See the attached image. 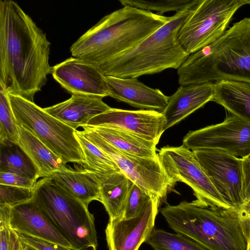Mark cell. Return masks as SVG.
<instances>
[{
    "instance_id": "obj_1",
    "label": "cell",
    "mask_w": 250,
    "mask_h": 250,
    "mask_svg": "<svg viewBox=\"0 0 250 250\" xmlns=\"http://www.w3.org/2000/svg\"><path fill=\"white\" fill-rule=\"evenodd\" d=\"M45 33L16 2L0 1V86L34 102L53 67Z\"/></svg>"
},
{
    "instance_id": "obj_2",
    "label": "cell",
    "mask_w": 250,
    "mask_h": 250,
    "mask_svg": "<svg viewBox=\"0 0 250 250\" xmlns=\"http://www.w3.org/2000/svg\"><path fill=\"white\" fill-rule=\"evenodd\" d=\"M169 18L125 6L104 17L73 43L72 57L99 67L136 45Z\"/></svg>"
},
{
    "instance_id": "obj_3",
    "label": "cell",
    "mask_w": 250,
    "mask_h": 250,
    "mask_svg": "<svg viewBox=\"0 0 250 250\" xmlns=\"http://www.w3.org/2000/svg\"><path fill=\"white\" fill-rule=\"evenodd\" d=\"M177 74L181 85L222 80L250 83V18L233 23L215 42L189 55Z\"/></svg>"
},
{
    "instance_id": "obj_4",
    "label": "cell",
    "mask_w": 250,
    "mask_h": 250,
    "mask_svg": "<svg viewBox=\"0 0 250 250\" xmlns=\"http://www.w3.org/2000/svg\"><path fill=\"white\" fill-rule=\"evenodd\" d=\"M238 209L195 200L167 205L159 211L170 228L208 250H246L247 240Z\"/></svg>"
},
{
    "instance_id": "obj_5",
    "label": "cell",
    "mask_w": 250,
    "mask_h": 250,
    "mask_svg": "<svg viewBox=\"0 0 250 250\" xmlns=\"http://www.w3.org/2000/svg\"><path fill=\"white\" fill-rule=\"evenodd\" d=\"M191 9L176 13L136 45L98 67L105 76L122 78L178 69L189 56L178 41V33Z\"/></svg>"
},
{
    "instance_id": "obj_6",
    "label": "cell",
    "mask_w": 250,
    "mask_h": 250,
    "mask_svg": "<svg viewBox=\"0 0 250 250\" xmlns=\"http://www.w3.org/2000/svg\"><path fill=\"white\" fill-rule=\"evenodd\" d=\"M33 200L74 250H97L93 214L88 206L69 194L50 177L37 182Z\"/></svg>"
},
{
    "instance_id": "obj_7",
    "label": "cell",
    "mask_w": 250,
    "mask_h": 250,
    "mask_svg": "<svg viewBox=\"0 0 250 250\" xmlns=\"http://www.w3.org/2000/svg\"><path fill=\"white\" fill-rule=\"evenodd\" d=\"M18 125L28 130L65 164H86L75 136L76 130L47 113L43 108L21 97L8 93Z\"/></svg>"
},
{
    "instance_id": "obj_8",
    "label": "cell",
    "mask_w": 250,
    "mask_h": 250,
    "mask_svg": "<svg viewBox=\"0 0 250 250\" xmlns=\"http://www.w3.org/2000/svg\"><path fill=\"white\" fill-rule=\"evenodd\" d=\"M245 4L246 0H199L178 31L182 47L190 55L215 42Z\"/></svg>"
},
{
    "instance_id": "obj_9",
    "label": "cell",
    "mask_w": 250,
    "mask_h": 250,
    "mask_svg": "<svg viewBox=\"0 0 250 250\" xmlns=\"http://www.w3.org/2000/svg\"><path fill=\"white\" fill-rule=\"evenodd\" d=\"M80 134L109 156L120 170L141 188L165 200L173 186L164 169L159 155L154 158L134 156L117 149L87 125Z\"/></svg>"
},
{
    "instance_id": "obj_10",
    "label": "cell",
    "mask_w": 250,
    "mask_h": 250,
    "mask_svg": "<svg viewBox=\"0 0 250 250\" xmlns=\"http://www.w3.org/2000/svg\"><path fill=\"white\" fill-rule=\"evenodd\" d=\"M159 157L170 182L189 186L196 199L226 208L230 207L218 192L193 151L185 147L166 146L159 150Z\"/></svg>"
},
{
    "instance_id": "obj_11",
    "label": "cell",
    "mask_w": 250,
    "mask_h": 250,
    "mask_svg": "<svg viewBox=\"0 0 250 250\" xmlns=\"http://www.w3.org/2000/svg\"><path fill=\"white\" fill-rule=\"evenodd\" d=\"M183 146L192 151L223 150L243 159L250 154V124L230 114L222 123L189 131Z\"/></svg>"
},
{
    "instance_id": "obj_12",
    "label": "cell",
    "mask_w": 250,
    "mask_h": 250,
    "mask_svg": "<svg viewBox=\"0 0 250 250\" xmlns=\"http://www.w3.org/2000/svg\"><path fill=\"white\" fill-rule=\"evenodd\" d=\"M192 151L225 201L232 208H240L245 203L242 159L218 149Z\"/></svg>"
},
{
    "instance_id": "obj_13",
    "label": "cell",
    "mask_w": 250,
    "mask_h": 250,
    "mask_svg": "<svg viewBox=\"0 0 250 250\" xmlns=\"http://www.w3.org/2000/svg\"><path fill=\"white\" fill-rule=\"evenodd\" d=\"M160 201L155 195L137 215L109 219L105 230L108 250H138L154 229Z\"/></svg>"
},
{
    "instance_id": "obj_14",
    "label": "cell",
    "mask_w": 250,
    "mask_h": 250,
    "mask_svg": "<svg viewBox=\"0 0 250 250\" xmlns=\"http://www.w3.org/2000/svg\"><path fill=\"white\" fill-rule=\"evenodd\" d=\"M166 121L161 112L111 108L91 119L90 126H102L128 131L158 144L164 132Z\"/></svg>"
},
{
    "instance_id": "obj_15",
    "label": "cell",
    "mask_w": 250,
    "mask_h": 250,
    "mask_svg": "<svg viewBox=\"0 0 250 250\" xmlns=\"http://www.w3.org/2000/svg\"><path fill=\"white\" fill-rule=\"evenodd\" d=\"M52 74L72 95L109 96L105 76L99 67L89 62L72 57L53 66Z\"/></svg>"
},
{
    "instance_id": "obj_16",
    "label": "cell",
    "mask_w": 250,
    "mask_h": 250,
    "mask_svg": "<svg viewBox=\"0 0 250 250\" xmlns=\"http://www.w3.org/2000/svg\"><path fill=\"white\" fill-rule=\"evenodd\" d=\"M109 96L139 110L162 112L167 105L169 97L160 90L145 85L137 78L105 76Z\"/></svg>"
},
{
    "instance_id": "obj_17",
    "label": "cell",
    "mask_w": 250,
    "mask_h": 250,
    "mask_svg": "<svg viewBox=\"0 0 250 250\" xmlns=\"http://www.w3.org/2000/svg\"><path fill=\"white\" fill-rule=\"evenodd\" d=\"M10 229L38 238L72 248L71 244L54 227L33 199L10 207Z\"/></svg>"
},
{
    "instance_id": "obj_18",
    "label": "cell",
    "mask_w": 250,
    "mask_h": 250,
    "mask_svg": "<svg viewBox=\"0 0 250 250\" xmlns=\"http://www.w3.org/2000/svg\"><path fill=\"white\" fill-rule=\"evenodd\" d=\"M214 95V83L181 85L171 96L161 113L166 123L165 131L179 123L209 101Z\"/></svg>"
},
{
    "instance_id": "obj_19",
    "label": "cell",
    "mask_w": 250,
    "mask_h": 250,
    "mask_svg": "<svg viewBox=\"0 0 250 250\" xmlns=\"http://www.w3.org/2000/svg\"><path fill=\"white\" fill-rule=\"evenodd\" d=\"M103 97L72 94L69 99L43 109L48 114L76 130L87 125L94 117L111 107L104 103Z\"/></svg>"
},
{
    "instance_id": "obj_20",
    "label": "cell",
    "mask_w": 250,
    "mask_h": 250,
    "mask_svg": "<svg viewBox=\"0 0 250 250\" xmlns=\"http://www.w3.org/2000/svg\"><path fill=\"white\" fill-rule=\"evenodd\" d=\"M96 174L100 185L99 201L104 205L109 219L122 218L133 183L122 171L106 175Z\"/></svg>"
},
{
    "instance_id": "obj_21",
    "label": "cell",
    "mask_w": 250,
    "mask_h": 250,
    "mask_svg": "<svg viewBox=\"0 0 250 250\" xmlns=\"http://www.w3.org/2000/svg\"><path fill=\"white\" fill-rule=\"evenodd\" d=\"M48 177L87 206L93 200L100 201L99 181L93 172L67 169L55 171Z\"/></svg>"
},
{
    "instance_id": "obj_22",
    "label": "cell",
    "mask_w": 250,
    "mask_h": 250,
    "mask_svg": "<svg viewBox=\"0 0 250 250\" xmlns=\"http://www.w3.org/2000/svg\"><path fill=\"white\" fill-rule=\"evenodd\" d=\"M212 101L250 124V83L228 80L215 82Z\"/></svg>"
},
{
    "instance_id": "obj_23",
    "label": "cell",
    "mask_w": 250,
    "mask_h": 250,
    "mask_svg": "<svg viewBox=\"0 0 250 250\" xmlns=\"http://www.w3.org/2000/svg\"><path fill=\"white\" fill-rule=\"evenodd\" d=\"M18 128V145L37 167L39 178L48 177L55 171L68 169L62 160L32 133L22 126Z\"/></svg>"
},
{
    "instance_id": "obj_24",
    "label": "cell",
    "mask_w": 250,
    "mask_h": 250,
    "mask_svg": "<svg viewBox=\"0 0 250 250\" xmlns=\"http://www.w3.org/2000/svg\"><path fill=\"white\" fill-rule=\"evenodd\" d=\"M87 126L113 147L125 153L146 158H154L158 155L157 144L136 134L116 128Z\"/></svg>"
},
{
    "instance_id": "obj_25",
    "label": "cell",
    "mask_w": 250,
    "mask_h": 250,
    "mask_svg": "<svg viewBox=\"0 0 250 250\" xmlns=\"http://www.w3.org/2000/svg\"><path fill=\"white\" fill-rule=\"evenodd\" d=\"M0 172H12L37 180L39 171L18 144L0 143Z\"/></svg>"
},
{
    "instance_id": "obj_26",
    "label": "cell",
    "mask_w": 250,
    "mask_h": 250,
    "mask_svg": "<svg viewBox=\"0 0 250 250\" xmlns=\"http://www.w3.org/2000/svg\"><path fill=\"white\" fill-rule=\"evenodd\" d=\"M75 136L82 149L86 161L83 167L99 175H106L121 171L114 161L106 154L76 130Z\"/></svg>"
},
{
    "instance_id": "obj_27",
    "label": "cell",
    "mask_w": 250,
    "mask_h": 250,
    "mask_svg": "<svg viewBox=\"0 0 250 250\" xmlns=\"http://www.w3.org/2000/svg\"><path fill=\"white\" fill-rule=\"evenodd\" d=\"M145 243L154 250H208L186 235L161 229H154Z\"/></svg>"
},
{
    "instance_id": "obj_28",
    "label": "cell",
    "mask_w": 250,
    "mask_h": 250,
    "mask_svg": "<svg viewBox=\"0 0 250 250\" xmlns=\"http://www.w3.org/2000/svg\"><path fill=\"white\" fill-rule=\"evenodd\" d=\"M18 127L8 92L0 86V143L18 144Z\"/></svg>"
},
{
    "instance_id": "obj_29",
    "label": "cell",
    "mask_w": 250,
    "mask_h": 250,
    "mask_svg": "<svg viewBox=\"0 0 250 250\" xmlns=\"http://www.w3.org/2000/svg\"><path fill=\"white\" fill-rule=\"evenodd\" d=\"M199 1V0H119L124 6H130L150 12L155 11L160 15L169 11H175L177 13L191 9Z\"/></svg>"
},
{
    "instance_id": "obj_30",
    "label": "cell",
    "mask_w": 250,
    "mask_h": 250,
    "mask_svg": "<svg viewBox=\"0 0 250 250\" xmlns=\"http://www.w3.org/2000/svg\"><path fill=\"white\" fill-rule=\"evenodd\" d=\"M155 195L133 183L129 190L122 218L128 219L137 215Z\"/></svg>"
},
{
    "instance_id": "obj_31",
    "label": "cell",
    "mask_w": 250,
    "mask_h": 250,
    "mask_svg": "<svg viewBox=\"0 0 250 250\" xmlns=\"http://www.w3.org/2000/svg\"><path fill=\"white\" fill-rule=\"evenodd\" d=\"M34 188L0 184V205L13 207L33 199Z\"/></svg>"
},
{
    "instance_id": "obj_32",
    "label": "cell",
    "mask_w": 250,
    "mask_h": 250,
    "mask_svg": "<svg viewBox=\"0 0 250 250\" xmlns=\"http://www.w3.org/2000/svg\"><path fill=\"white\" fill-rule=\"evenodd\" d=\"M17 233L22 243L29 245L37 250H74L70 247L25 234Z\"/></svg>"
},
{
    "instance_id": "obj_33",
    "label": "cell",
    "mask_w": 250,
    "mask_h": 250,
    "mask_svg": "<svg viewBox=\"0 0 250 250\" xmlns=\"http://www.w3.org/2000/svg\"><path fill=\"white\" fill-rule=\"evenodd\" d=\"M37 181L21 175L7 172H0V184L34 188Z\"/></svg>"
},
{
    "instance_id": "obj_34",
    "label": "cell",
    "mask_w": 250,
    "mask_h": 250,
    "mask_svg": "<svg viewBox=\"0 0 250 250\" xmlns=\"http://www.w3.org/2000/svg\"><path fill=\"white\" fill-rule=\"evenodd\" d=\"M242 167L243 173V198L245 203L250 199V154L242 159Z\"/></svg>"
},
{
    "instance_id": "obj_35",
    "label": "cell",
    "mask_w": 250,
    "mask_h": 250,
    "mask_svg": "<svg viewBox=\"0 0 250 250\" xmlns=\"http://www.w3.org/2000/svg\"><path fill=\"white\" fill-rule=\"evenodd\" d=\"M241 224L247 240L250 235V199L238 210Z\"/></svg>"
},
{
    "instance_id": "obj_36",
    "label": "cell",
    "mask_w": 250,
    "mask_h": 250,
    "mask_svg": "<svg viewBox=\"0 0 250 250\" xmlns=\"http://www.w3.org/2000/svg\"><path fill=\"white\" fill-rule=\"evenodd\" d=\"M10 229L9 226H0V250H9Z\"/></svg>"
},
{
    "instance_id": "obj_37",
    "label": "cell",
    "mask_w": 250,
    "mask_h": 250,
    "mask_svg": "<svg viewBox=\"0 0 250 250\" xmlns=\"http://www.w3.org/2000/svg\"><path fill=\"white\" fill-rule=\"evenodd\" d=\"M24 245L17 232L11 229L9 250H23Z\"/></svg>"
},
{
    "instance_id": "obj_38",
    "label": "cell",
    "mask_w": 250,
    "mask_h": 250,
    "mask_svg": "<svg viewBox=\"0 0 250 250\" xmlns=\"http://www.w3.org/2000/svg\"><path fill=\"white\" fill-rule=\"evenodd\" d=\"M24 245V250H37V249H35L34 248L28 245L23 244Z\"/></svg>"
},
{
    "instance_id": "obj_39",
    "label": "cell",
    "mask_w": 250,
    "mask_h": 250,
    "mask_svg": "<svg viewBox=\"0 0 250 250\" xmlns=\"http://www.w3.org/2000/svg\"><path fill=\"white\" fill-rule=\"evenodd\" d=\"M246 250H250V235L248 240L247 248Z\"/></svg>"
},
{
    "instance_id": "obj_40",
    "label": "cell",
    "mask_w": 250,
    "mask_h": 250,
    "mask_svg": "<svg viewBox=\"0 0 250 250\" xmlns=\"http://www.w3.org/2000/svg\"><path fill=\"white\" fill-rule=\"evenodd\" d=\"M247 4H250V0H246Z\"/></svg>"
},
{
    "instance_id": "obj_41",
    "label": "cell",
    "mask_w": 250,
    "mask_h": 250,
    "mask_svg": "<svg viewBox=\"0 0 250 250\" xmlns=\"http://www.w3.org/2000/svg\"></svg>"
}]
</instances>
